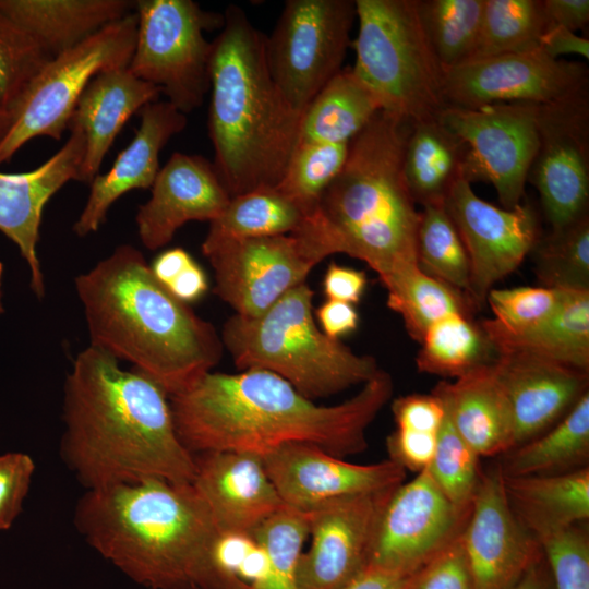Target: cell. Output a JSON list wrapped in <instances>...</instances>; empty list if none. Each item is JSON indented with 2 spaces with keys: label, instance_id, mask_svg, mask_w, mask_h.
Returning a JSON list of instances; mask_svg holds the SVG:
<instances>
[{
  "label": "cell",
  "instance_id": "obj_1",
  "mask_svg": "<svg viewBox=\"0 0 589 589\" xmlns=\"http://www.w3.org/2000/svg\"><path fill=\"white\" fill-rule=\"evenodd\" d=\"M394 382L378 372L351 398L316 405L289 382L259 369L208 372L169 397L177 434L193 454L257 455L308 443L344 458L368 447L366 430L390 399Z\"/></svg>",
  "mask_w": 589,
  "mask_h": 589
},
{
  "label": "cell",
  "instance_id": "obj_2",
  "mask_svg": "<svg viewBox=\"0 0 589 589\" xmlns=\"http://www.w3.org/2000/svg\"><path fill=\"white\" fill-rule=\"evenodd\" d=\"M61 455L86 490L157 478L191 483L194 455L180 441L169 395L88 345L63 386Z\"/></svg>",
  "mask_w": 589,
  "mask_h": 589
},
{
  "label": "cell",
  "instance_id": "obj_3",
  "mask_svg": "<svg viewBox=\"0 0 589 589\" xmlns=\"http://www.w3.org/2000/svg\"><path fill=\"white\" fill-rule=\"evenodd\" d=\"M89 345L148 376L170 396L211 372L223 354L215 327L172 296L131 244L74 279Z\"/></svg>",
  "mask_w": 589,
  "mask_h": 589
},
{
  "label": "cell",
  "instance_id": "obj_4",
  "mask_svg": "<svg viewBox=\"0 0 589 589\" xmlns=\"http://www.w3.org/2000/svg\"><path fill=\"white\" fill-rule=\"evenodd\" d=\"M212 40L208 136L230 197L277 187L299 142L302 113L271 76L265 35L230 4Z\"/></svg>",
  "mask_w": 589,
  "mask_h": 589
},
{
  "label": "cell",
  "instance_id": "obj_5",
  "mask_svg": "<svg viewBox=\"0 0 589 589\" xmlns=\"http://www.w3.org/2000/svg\"><path fill=\"white\" fill-rule=\"evenodd\" d=\"M410 129L408 121L380 110L350 142L342 169L302 227L329 255L364 262L384 287L418 266L420 212L402 169Z\"/></svg>",
  "mask_w": 589,
  "mask_h": 589
},
{
  "label": "cell",
  "instance_id": "obj_6",
  "mask_svg": "<svg viewBox=\"0 0 589 589\" xmlns=\"http://www.w3.org/2000/svg\"><path fill=\"white\" fill-rule=\"evenodd\" d=\"M74 522L95 551L152 589H200L218 533L192 483L157 478L86 490Z\"/></svg>",
  "mask_w": 589,
  "mask_h": 589
},
{
  "label": "cell",
  "instance_id": "obj_7",
  "mask_svg": "<svg viewBox=\"0 0 589 589\" xmlns=\"http://www.w3.org/2000/svg\"><path fill=\"white\" fill-rule=\"evenodd\" d=\"M313 297L303 283L259 316L229 317L220 339L235 365L277 374L310 399L371 380L380 370L375 358L327 337L315 322Z\"/></svg>",
  "mask_w": 589,
  "mask_h": 589
},
{
  "label": "cell",
  "instance_id": "obj_8",
  "mask_svg": "<svg viewBox=\"0 0 589 589\" xmlns=\"http://www.w3.org/2000/svg\"><path fill=\"white\" fill-rule=\"evenodd\" d=\"M357 76L382 110L411 124L436 119L447 106L444 70L422 28L416 0H356Z\"/></svg>",
  "mask_w": 589,
  "mask_h": 589
},
{
  "label": "cell",
  "instance_id": "obj_9",
  "mask_svg": "<svg viewBox=\"0 0 589 589\" xmlns=\"http://www.w3.org/2000/svg\"><path fill=\"white\" fill-rule=\"evenodd\" d=\"M137 16L130 12L81 44L52 57L35 75L12 110L0 143V165L38 136L60 140L79 98L99 72L128 67L134 50Z\"/></svg>",
  "mask_w": 589,
  "mask_h": 589
},
{
  "label": "cell",
  "instance_id": "obj_10",
  "mask_svg": "<svg viewBox=\"0 0 589 589\" xmlns=\"http://www.w3.org/2000/svg\"><path fill=\"white\" fill-rule=\"evenodd\" d=\"M134 50L128 65L153 84L184 115L202 106L209 92L212 41L206 29L221 28L224 15L192 0H140Z\"/></svg>",
  "mask_w": 589,
  "mask_h": 589
},
{
  "label": "cell",
  "instance_id": "obj_11",
  "mask_svg": "<svg viewBox=\"0 0 589 589\" xmlns=\"http://www.w3.org/2000/svg\"><path fill=\"white\" fill-rule=\"evenodd\" d=\"M354 20L352 0H288L265 36L271 76L300 113L342 69Z\"/></svg>",
  "mask_w": 589,
  "mask_h": 589
},
{
  "label": "cell",
  "instance_id": "obj_12",
  "mask_svg": "<svg viewBox=\"0 0 589 589\" xmlns=\"http://www.w3.org/2000/svg\"><path fill=\"white\" fill-rule=\"evenodd\" d=\"M202 253L215 279L214 292L235 314L254 317L305 283L325 249L302 231L292 235L208 241Z\"/></svg>",
  "mask_w": 589,
  "mask_h": 589
},
{
  "label": "cell",
  "instance_id": "obj_13",
  "mask_svg": "<svg viewBox=\"0 0 589 589\" xmlns=\"http://www.w3.org/2000/svg\"><path fill=\"white\" fill-rule=\"evenodd\" d=\"M540 106L492 104L446 106L437 120L468 147L462 178L491 183L504 208L521 203L539 143Z\"/></svg>",
  "mask_w": 589,
  "mask_h": 589
},
{
  "label": "cell",
  "instance_id": "obj_14",
  "mask_svg": "<svg viewBox=\"0 0 589 589\" xmlns=\"http://www.w3.org/2000/svg\"><path fill=\"white\" fill-rule=\"evenodd\" d=\"M588 83L585 63L551 58L538 47L445 71L444 97L447 106L460 108L514 103L549 106L587 96Z\"/></svg>",
  "mask_w": 589,
  "mask_h": 589
},
{
  "label": "cell",
  "instance_id": "obj_15",
  "mask_svg": "<svg viewBox=\"0 0 589 589\" xmlns=\"http://www.w3.org/2000/svg\"><path fill=\"white\" fill-rule=\"evenodd\" d=\"M444 206L467 252L468 299L479 310L494 284L520 266L541 236L537 213L529 203L497 207L479 197L462 178L449 190Z\"/></svg>",
  "mask_w": 589,
  "mask_h": 589
},
{
  "label": "cell",
  "instance_id": "obj_16",
  "mask_svg": "<svg viewBox=\"0 0 589 589\" xmlns=\"http://www.w3.org/2000/svg\"><path fill=\"white\" fill-rule=\"evenodd\" d=\"M470 508L456 506L429 469L398 485L386 503L369 565L416 573L462 533Z\"/></svg>",
  "mask_w": 589,
  "mask_h": 589
},
{
  "label": "cell",
  "instance_id": "obj_17",
  "mask_svg": "<svg viewBox=\"0 0 589 589\" xmlns=\"http://www.w3.org/2000/svg\"><path fill=\"white\" fill-rule=\"evenodd\" d=\"M539 132L527 181L539 192L550 230H557L588 215V95L540 106Z\"/></svg>",
  "mask_w": 589,
  "mask_h": 589
},
{
  "label": "cell",
  "instance_id": "obj_18",
  "mask_svg": "<svg viewBox=\"0 0 589 589\" xmlns=\"http://www.w3.org/2000/svg\"><path fill=\"white\" fill-rule=\"evenodd\" d=\"M396 488L335 497L303 512L311 545L299 558L298 589H338L366 565Z\"/></svg>",
  "mask_w": 589,
  "mask_h": 589
},
{
  "label": "cell",
  "instance_id": "obj_19",
  "mask_svg": "<svg viewBox=\"0 0 589 589\" xmlns=\"http://www.w3.org/2000/svg\"><path fill=\"white\" fill-rule=\"evenodd\" d=\"M461 538L474 589H509L543 560L509 505L501 464L481 472Z\"/></svg>",
  "mask_w": 589,
  "mask_h": 589
},
{
  "label": "cell",
  "instance_id": "obj_20",
  "mask_svg": "<svg viewBox=\"0 0 589 589\" xmlns=\"http://www.w3.org/2000/svg\"><path fill=\"white\" fill-rule=\"evenodd\" d=\"M286 506L304 512L325 501L400 485L406 470L390 460L358 465L308 443L284 444L262 456Z\"/></svg>",
  "mask_w": 589,
  "mask_h": 589
},
{
  "label": "cell",
  "instance_id": "obj_21",
  "mask_svg": "<svg viewBox=\"0 0 589 589\" xmlns=\"http://www.w3.org/2000/svg\"><path fill=\"white\" fill-rule=\"evenodd\" d=\"M149 189V199L135 216L139 238L148 250L167 245L189 221L211 223L231 199L212 161L179 152L159 169Z\"/></svg>",
  "mask_w": 589,
  "mask_h": 589
},
{
  "label": "cell",
  "instance_id": "obj_22",
  "mask_svg": "<svg viewBox=\"0 0 589 589\" xmlns=\"http://www.w3.org/2000/svg\"><path fill=\"white\" fill-rule=\"evenodd\" d=\"M192 485L219 532L252 534L286 504L269 479L263 457L244 452L194 455Z\"/></svg>",
  "mask_w": 589,
  "mask_h": 589
},
{
  "label": "cell",
  "instance_id": "obj_23",
  "mask_svg": "<svg viewBox=\"0 0 589 589\" xmlns=\"http://www.w3.org/2000/svg\"><path fill=\"white\" fill-rule=\"evenodd\" d=\"M65 144L35 169L0 171V231L13 241L31 272V288L38 299L45 281L37 254L43 212L48 201L69 181L80 178L85 152L82 132L69 127Z\"/></svg>",
  "mask_w": 589,
  "mask_h": 589
},
{
  "label": "cell",
  "instance_id": "obj_24",
  "mask_svg": "<svg viewBox=\"0 0 589 589\" xmlns=\"http://www.w3.org/2000/svg\"><path fill=\"white\" fill-rule=\"evenodd\" d=\"M491 368L510 407L516 446L553 425L588 392L589 372L524 351L496 352Z\"/></svg>",
  "mask_w": 589,
  "mask_h": 589
},
{
  "label": "cell",
  "instance_id": "obj_25",
  "mask_svg": "<svg viewBox=\"0 0 589 589\" xmlns=\"http://www.w3.org/2000/svg\"><path fill=\"white\" fill-rule=\"evenodd\" d=\"M140 125L129 145L120 152L111 168L89 183V194L73 225L79 237L96 232L105 223L111 205L135 189H149L160 169L159 154L168 141L187 125V115L167 100L144 106Z\"/></svg>",
  "mask_w": 589,
  "mask_h": 589
},
{
  "label": "cell",
  "instance_id": "obj_26",
  "mask_svg": "<svg viewBox=\"0 0 589 589\" xmlns=\"http://www.w3.org/2000/svg\"><path fill=\"white\" fill-rule=\"evenodd\" d=\"M159 95V88L134 76L128 67L105 70L93 77L69 122V127L82 132L85 141L79 181H93L124 123L144 106L158 100Z\"/></svg>",
  "mask_w": 589,
  "mask_h": 589
},
{
  "label": "cell",
  "instance_id": "obj_27",
  "mask_svg": "<svg viewBox=\"0 0 589 589\" xmlns=\"http://www.w3.org/2000/svg\"><path fill=\"white\" fill-rule=\"evenodd\" d=\"M491 363L454 382L442 381L431 392L442 401L455 430L480 457L506 454L516 446L510 407Z\"/></svg>",
  "mask_w": 589,
  "mask_h": 589
},
{
  "label": "cell",
  "instance_id": "obj_28",
  "mask_svg": "<svg viewBox=\"0 0 589 589\" xmlns=\"http://www.w3.org/2000/svg\"><path fill=\"white\" fill-rule=\"evenodd\" d=\"M134 5L127 0H0V11L51 57L122 19Z\"/></svg>",
  "mask_w": 589,
  "mask_h": 589
},
{
  "label": "cell",
  "instance_id": "obj_29",
  "mask_svg": "<svg viewBox=\"0 0 589 589\" xmlns=\"http://www.w3.org/2000/svg\"><path fill=\"white\" fill-rule=\"evenodd\" d=\"M504 488L515 516L536 539L589 517L587 466L555 474H504Z\"/></svg>",
  "mask_w": 589,
  "mask_h": 589
},
{
  "label": "cell",
  "instance_id": "obj_30",
  "mask_svg": "<svg viewBox=\"0 0 589 589\" xmlns=\"http://www.w3.org/2000/svg\"><path fill=\"white\" fill-rule=\"evenodd\" d=\"M483 332L495 352L524 351L589 372V290H562L555 312L525 333Z\"/></svg>",
  "mask_w": 589,
  "mask_h": 589
},
{
  "label": "cell",
  "instance_id": "obj_31",
  "mask_svg": "<svg viewBox=\"0 0 589 589\" xmlns=\"http://www.w3.org/2000/svg\"><path fill=\"white\" fill-rule=\"evenodd\" d=\"M467 152V145L437 118L411 124L402 169L416 203H444L452 187L462 178Z\"/></svg>",
  "mask_w": 589,
  "mask_h": 589
},
{
  "label": "cell",
  "instance_id": "obj_32",
  "mask_svg": "<svg viewBox=\"0 0 589 589\" xmlns=\"http://www.w3.org/2000/svg\"><path fill=\"white\" fill-rule=\"evenodd\" d=\"M380 110L352 68L341 69L302 112L299 142L350 143Z\"/></svg>",
  "mask_w": 589,
  "mask_h": 589
},
{
  "label": "cell",
  "instance_id": "obj_33",
  "mask_svg": "<svg viewBox=\"0 0 589 589\" xmlns=\"http://www.w3.org/2000/svg\"><path fill=\"white\" fill-rule=\"evenodd\" d=\"M589 457V393L545 434L505 454L506 476L555 474L584 468Z\"/></svg>",
  "mask_w": 589,
  "mask_h": 589
},
{
  "label": "cell",
  "instance_id": "obj_34",
  "mask_svg": "<svg viewBox=\"0 0 589 589\" xmlns=\"http://www.w3.org/2000/svg\"><path fill=\"white\" fill-rule=\"evenodd\" d=\"M309 214L277 187L260 188L230 199L209 223L204 240L221 241L296 233Z\"/></svg>",
  "mask_w": 589,
  "mask_h": 589
},
{
  "label": "cell",
  "instance_id": "obj_35",
  "mask_svg": "<svg viewBox=\"0 0 589 589\" xmlns=\"http://www.w3.org/2000/svg\"><path fill=\"white\" fill-rule=\"evenodd\" d=\"M416 358L421 373L458 378L490 364L496 352L480 323L465 314H450L425 332Z\"/></svg>",
  "mask_w": 589,
  "mask_h": 589
},
{
  "label": "cell",
  "instance_id": "obj_36",
  "mask_svg": "<svg viewBox=\"0 0 589 589\" xmlns=\"http://www.w3.org/2000/svg\"><path fill=\"white\" fill-rule=\"evenodd\" d=\"M387 306L402 320L411 339L421 342L428 328L441 318L459 313L472 315L468 297L414 266L385 286Z\"/></svg>",
  "mask_w": 589,
  "mask_h": 589
},
{
  "label": "cell",
  "instance_id": "obj_37",
  "mask_svg": "<svg viewBox=\"0 0 589 589\" xmlns=\"http://www.w3.org/2000/svg\"><path fill=\"white\" fill-rule=\"evenodd\" d=\"M417 12L444 72L472 59L484 0H416Z\"/></svg>",
  "mask_w": 589,
  "mask_h": 589
},
{
  "label": "cell",
  "instance_id": "obj_38",
  "mask_svg": "<svg viewBox=\"0 0 589 589\" xmlns=\"http://www.w3.org/2000/svg\"><path fill=\"white\" fill-rule=\"evenodd\" d=\"M545 29L542 0H484L480 34L470 61L533 50Z\"/></svg>",
  "mask_w": 589,
  "mask_h": 589
},
{
  "label": "cell",
  "instance_id": "obj_39",
  "mask_svg": "<svg viewBox=\"0 0 589 589\" xmlns=\"http://www.w3.org/2000/svg\"><path fill=\"white\" fill-rule=\"evenodd\" d=\"M529 255L541 286L589 290V216L540 236Z\"/></svg>",
  "mask_w": 589,
  "mask_h": 589
},
{
  "label": "cell",
  "instance_id": "obj_40",
  "mask_svg": "<svg viewBox=\"0 0 589 589\" xmlns=\"http://www.w3.org/2000/svg\"><path fill=\"white\" fill-rule=\"evenodd\" d=\"M417 262L425 274L468 297V255L444 203L422 205L417 236Z\"/></svg>",
  "mask_w": 589,
  "mask_h": 589
},
{
  "label": "cell",
  "instance_id": "obj_41",
  "mask_svg": "<svg viewBox=\"0 0 589 589\" xmlns=\"http://www.w3.org/2000/svg\"><path fill=\"white\" fill-rule=\"evenodd\" d=\"M252 536L263 549L264 565L247 589H298V563L309 536L304 513L285 507Z\"/></svg>",
  "mask_w": 589,
  "mask_h": 589
},
{
  "label": "cell",
  "instance_id": "obj_42",
  "mask_svg": "<svg viewBox=\"0 0 589 589\" xmlns=\"http://www.w3.org/2000/svg\"><path fill=\"white\" fill-rule=\"evenodd\" d=\"M350 143L299 142L277 188L309 215L342 169Z\"/></svg>",
  "mask_w": 589,
  "mask_h": 589
},
{
  "label": "cell",
  "instance_id": "obj_43",
  "mask_svg": "<svg viewBox=\"0 0 589 589\" xmlns=\"http://www.w3.org/2000/svg\"><path fill=\"white\" fill-rule=\"evenodd\" d=\"M52 57L0 11V108L12 113L19 99Z\"/></svg>",
  "mask_w": 589,
  "mask_h": 589
},
{
  "label": "cell",
  "instance_id": "obj_44",
  "mask_svg": "<svg viewBox=\"0 0 589 589\" xmlns=\"http://www.w3.org/2000/svg\"><path fill=\"white\" fill-rule=\"evenodd\" d=\"M561 298L562 289L543 286L492 288L485 303L494 317L481 321L480 325L483 329L504 335L525 333L548 320L557 309Z\"/></svg>",
  "mask_w": 589,
  "mask_h": 589
},
{
  "label": "cell",
  "instance_id": "obj_45",
  "mask_svg": "<svg viewBox=\"0 0 589 589\" xmlns=\"http://www.w3.org/2000/svg\"><path fill=\"white\" fill-rule=\"evenodd\" d=\"M479 457L445 413L437 432L434 457L428 469L445 495L460 508L471 507L482 472Z\"/></svg>",
  "mask_w": 589,
  "mask_h": 589
},
{
  "label": "cell",
  "instance_id": "obj_46",
  "mask_svg": "<svg viewBox=\"0 0 589 589\" xmlns=\"http://www.w3.org/2000/svg\"><path fill=\"white\" fill-rule=\"evenodd\" d=\"M549 563L554 589H589V541L570 526L537 539Z\"/></svg>",
  "mask_w": 589,
  "mask_h": 589
},
{
  "label": "cell",
  "instance_id": "obj_47",
  "mask_svg": "<svg viewBox=\"0 0 589 589\" xmlns=\"http://www.w3.org/2000/svg\"><path fill=\"white\" fill-rule=\"evenodd\" d=\"M461 534L419 569L413 589H474Z\"/></svg>",
  "mask_w": 589,
  "mask_h": 589
},
{
  "label": "cell",
  "instance_id": "obj_48",
  "mask_svg": "<svg viewBox=\"0 0 589 589\" xmlns=\"http://www.w3.org/2000/svg\"><path fill=\"white\" fill-rule=\"evenodd\" d=\"M34 471V460L25 453L0 455V530L9 529L21 513Z\"/></svg>",
  "mask_w": 589,
  "mask_h": 589
},
{
  "label": "cell",
  "instance_id": "obj_49",
  "mask_svg": "<svg viewBox=\"0 0 589 589\" xmlns=\"http://www.w3.org/2000/svg\"><path fill=\"white\" fill-rule=\"evenodd\" d=\"M437 441V432L396 428L386 441L389 459L405 470L421 472L431 465Z\"/></svg>",
  "mask_w": 589,
  "mask_h": 589
},
{
  "label": "cell",
  "instance_id": "obj_50",
  "mask_svg": "<svg viewBox=\"0 0 589 589\" xmlns=\"http://www.w3.org/2000/svg\"><path fill=\"white\" fill-rule=\"evenodd\" d=\"M392 412L396 428L438 432L445 418L442 401L434 394H410L394 399Z\"/></svg>",
  "mask_w": 589,
  "mask_h": 589
},
{
  "label": "cell",
  "instance_id": "obj_51",
  "mask_svg": "<svg viewBox=\"0 0 589 589\" xmlns=\"http://www.w3.org/2000/svg\"><path fill=\"white\" fill-rule=\"evenodd\" d=\"M368 285L363 271L332 262L323 278V291L327 300L341 301L352 305L360 302Z\"/></svg>",
  "mask_w": 589,
  "mask_h": 589
},
{
  "label": "cell",
  "instance_id": "obj_52",
  "mask_svg": "<svg viewBox=\"0 0 589 589\" xmlns=\"http://www.w3.org/2000/svg\"><path fill=\"white\" fill-rule=\"evenodd\" d=\"M418 572L405 573L366 564L338 589H413Z\"/></svg>",
  "mask_w": 589,
  "mask_h": 589
},
{
  "label": "cell",
  "instance_id": "obj_53",
  "mask_svg": "<svg viewBox=\"0 0 589 589\" xmlns=\"http://www.w3.org/2000/svg\"><path fill=\"white\" fill-rule=\"evenodd\" d=\"M321 330L332 339L352 333L358 328L359 314L350 303L326 300L315 311Z\"/></svg>",
  "mask_w": 589,
  "mask_h": 589
},
{
  "label": "cell",
  "instance_id": "obj_54",
  "mask_svg": "<svg viewBox=\"0 0 589 589\" xmlns=\"http://www.w3.org/2000/svg\"><path fill=\"white\" fill-rule=\"evenodd\" d=\"M542 11L546 28L561 26L576 32L589 23L588 0H542Z\"/></svg>",
  "mask_w": 589,
  "mask_h": 589
},
{
  "label": "cell",
  "instance_id": "obj_55",
  "mask_svg": "<svg viewBox=\"0 0 589 589\" xmlns=\"http://www.w3.org/2000/svg\"><path fill=\"white\" fill-rule=\"evenodd\" d=\"M539 48L554 59L568 53L589 58V40L561 26L548 27L540 37Z\"/></svg>",
  "mask_w": 589,
  "mask_h": 589
},
{
  "label": "cell",
  "instance_id": "obj_56",
  "mask_svg": "<svg viewBox=\"0 0 589 589\" xmlns=\"http://www.w3.org/2000/svg\"><path fill=\"white\" fill-rule=\"evenodd\" d=\"M166 288L177 299L189 304L206 293L208 283L204 271L193 261Z\"/></svg>",
  "mask_w": 589,
  "mask_h": 589
},
{
  "label": "cell",
  "instance_id": "obj_57",
  "mask_svg": "<svg viewBox=\"0 0 589 589\" xmlns=\"http://www.w3.org/2000/svg\"><path fill=\"white\" fill-rule=\"evenodd\" d=\"M193 261V257L184 249L172 248L161 252L151 268L157 280L166 287Z\"/></svg>",
  "mask_w": 589,
  "mask_h": 589
},
{
  "label": "cell",
  "instance_id": "obj_58",
  "mask_svg": "<svg viewBox=\"0 0 589 589\" xmlns=\"http://www.w3.org/2000/svg\"><path fill=\"white\" fill-rule=\"evenodd\" d=\"M509 589H550L543 560L530 567Z\"/></svg>",
  "mask_w": 589,
  "mask_h": 589
},
{
  "label": "cell",
  "instance_id": "obj_59",
  "mask_svg": "<svg viewBox=\"0 0 589 589\" xmlns=\"http://www.w3.org/2000/svg\"><path fill=\"white\" fill-rule=\"evenodd\" d=\"M12 122V115L0 108V143L5 136Z\"/></svg>",
  "mask_w": 589,
  "mask_h": 589
},
{
  "label": "cell",
  "instance_id": "obj_60",
  "mask_svg": "<svg viewBox=\"0 0 589 589\" xmlns=\"http://www.w3.org/2000/svg\"><path fill=\"white\" fill-rule=\"evenodd\" d=\"M2 273H3V265L2 263L0 262V314L3 313V306H2V302H1V296H2V292H1V283H2Z\"/></svg>",
  "mask_w": 589,
  "mask_h": 589
}]
</instances>
